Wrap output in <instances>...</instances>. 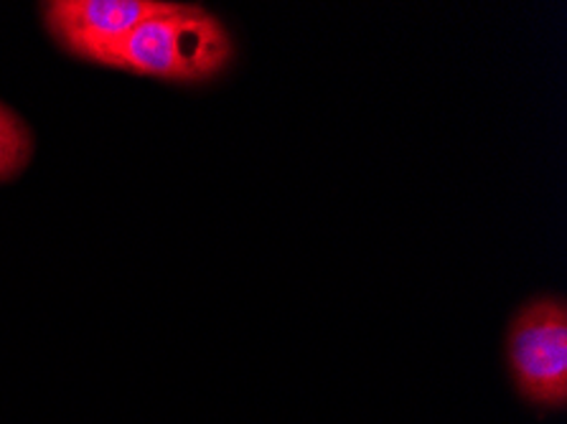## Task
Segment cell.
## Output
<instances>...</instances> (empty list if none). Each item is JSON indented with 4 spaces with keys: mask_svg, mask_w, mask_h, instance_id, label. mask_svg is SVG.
I'll return each mask as SVG.
<instances>
[{
    "mask_svg": "<svg viewBox=\"0 0 567 424\" xmlns=\"http://www.w3.org/2000/svg\"><path fill=\"white\" fill-rule=\"evenodd\" d=\"M235 41L217 15L202 6L168 3L102 56L97 66L168 82H206L225 72Z\"/></svg>",
    "mask_w": 567,
    "mask_h": 424,
    "instance_id": "cell-1",
    "label": "cell"
},
{
    "mask_svg": "<svg viewBox=\"0 0 567 424\" xmlns=\"http://www.w3.org/2000/svg\"><path fill=\"white\" fill-rule=\"evenodd\" d=\"M506 359L519 394L543 410L567 404V306L563 298H537L512 320Z\"/></svg>",
    "mask_w": 567,
    "mask_h": 424,
    "instance_id": "cell-2",
    "label": "cell"
},
{
    "mask_svg": "<svg viewBox=\"0 0 567 424\" xmlns=\"http://www.w3.org/2000/svg\"><path fill=\"white\" fill-rule=\"evenodd\" d=\"M166 6L161 0H49L41 19L66 54L100 64L117 41Z\"/></svg>",
    "mask_w": 567,
    "mask_h": 424,
    "instance_id": "cell-3",
    "label": "cell"
},
{
    "mask_svg": "<svg viewBox=\"0 0 567 424\" xmlns=\"http://www.w3.org/2000/svg\"><path fill=\"white\" fill-rule=\"evenodd\" d=\"M33 135L11 107L0 102V180H11L29 166Z\"/></svg>",
    "mask_w": 567,
    "mask_h": 424,
    "instance_id": "cell-4",
    "label": "cell"
}]
</instances>
